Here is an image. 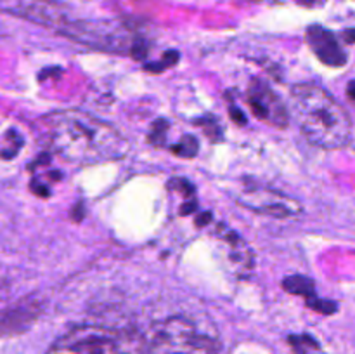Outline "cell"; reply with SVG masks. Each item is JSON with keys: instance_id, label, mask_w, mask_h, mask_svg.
Masks as SVG:
<instances>
[{"instance_id": "1", "label": "cell", "mask_w": 355, "mask_h": 354, "mask_svg": "<svg viewBox=\"0 0 355 354\" xmlns=\"http://www.w3.org/2000/svg\"><path fill=\"white\" fill-rule=\"evenodd\" d=\"M44 142L52 153L76 165H96L127 155L128 142L106 121L80 110H64L40 120Z\"/></svg>"}, {"instance_id": "2", "label": "cell", "mask_w": 355, "mask_h": 354, "mask_svg": "<svg viewBox=\"0 0 355 354\" xmlns=\"http://www.w3.org/2000/svg\"><path fill=\"white\" fill-rule=\"evenodd\" d=\"M293 113L305 139L322 149H340L350 142L349 113L318 85H297L291 90Z\"/></svg>"}, {"instance_id": "3", "label": "cell", "mask_w": 355, "mask_h": 354, "mask_svg": "<svg viewBox=\"0 0 355 354\" xmlns=\"http://www.w3.org/2000/svg\"><path fill=\"white\" fill-rule=\"evenodd\" d=\"M144 354H217V346L193 323L177 316L153 330Z\"/></svg>"}, {"instance_id": "4", "label": "cell", "mask_w": 355, "mask_h": 354, "mask_svg": "<svg viewBox=\"0 0 355 354\" xmlns=\"http://www.w3.org/2000/svg\"><path fill=\"white\" fill-rule=\"evenodd\" d=\"M47 354H125V351L107 330L82 326L62 335Z\"/></svg>"}, {"instance_id": "5", "label": "cell", "mask_w": 355, "mask_h": 354, "mask_svg": "<svg viewBox=\"0 0 355 354\" xmlns=\"http://www.w3.org/2000/svg\"><path fill=\"white\" fill-rule=\"evenodd\" d=\"M234 198L241 201L245 207L255 208L259 212L277 215V217H290V215L298 214L302 210L300 203L293 198L281 194L274 189H267L262 186H253V184H245V186L236 187Z\"/></svg>"}, {"instance_id": "6", "label": "cell", "mask_w": 355, "mask_h": 354, "mask_svg": "<svg viewBox=\"0 0 355 354\" xmlns=\"http://www.w3.org/2000/svg\"><path fill=\"white\" fill-rule=\"evenodd\" d=\"M2 7L7 12L47 26H59L64 21L61 7L51 0H2Z\"/></svg>"}, {"instance_id": "7", "label": "cell", "mask_w": 355, "mask_h": 354, "mask_svg": "<svg viewBox=\"0 0 355 354\" xmlns=\"http://www.w3.org/2000/svg\"><path fill=\"white\" fill-rule=\"evenodd\" d=\"M250 101H252V110L262 120H269L272 124L284 125L286 124V110L279 99H276L272 90L267 89L266 85L253 87L252 94H250Z\"/></svg>"}, {"instance_id": "8", "label": "cell", "mask_w": 355, "mask_h": 354, "mask_svg": "<svg viewBox=\"0 0 355 354\" xmlns=\"http://www.w3.org/2000/svg\"><path fill=\"white\" fill-rule=\"evenodd\" d=\"M309 44L314 49L315 54L321 61L331 66H342L347 61V56L343 54L342 47L338 45L336 38L328 30L321 26H312L307 33Z\"/></svg>"}, {"instance_id": "9", "label": "cell", "mask_w": 355, "mask_h": 354, "mask_svg": "<svg viewBox=\"0 0 355 354\" xmlns=\"http://www.w3.org/2000/svg\"><path fill=\"white\" fill-rule=\"evenodd\" d=\"M350 96H352L355 99V82L352 83V85H350Z\"/></svg>"}]
</instances>
